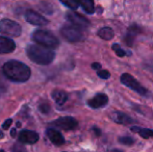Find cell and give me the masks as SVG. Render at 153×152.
Returning <instances> with one entry per match:
<instances>
[{
	"label": "cell",
	"mask_w": 153,
	"mask_h": 152,
	"mask_svg": "<svg viewBox=\"0 0 153 152\" xmlns=\"http://www.w3.org/2000/svg\"><path fill=\"white\" fill-rule=\"evenodd\" d=\"M3 73L6 78L15 82H25L29 79L31 71L28 66L19 61H8L3 65Z\"/></svg>",
	"instance_id": "1"
},
{
	"label": "cell",
	"mask_w": 153,
	"mask_h": 152,
	"mask_svg": "<svg viewBox=\"0 0 153 152\" xmlns=\"http://www.w3.org/2000/svg\"><path fill=\"white\" fill-rule=\"evenodd\" d=\"M27 56L38 65H49L55 57V53L48 47L42 45H28L26 48Z\"/></svg>",
	"instance_id": "2"
},
{
	"label": "cell",
	"mask_w": 153,
	"mask_h": 152,
	"mask_svg": "<svg viewBox=\"0 0 153 152\" xmlns=\"http://www.w3.org/2000/svg\"><path fill=\"white\" fill-rule=\"evenodd\" d=\"M32 40L42 46L48 47L50 49H54L59 47V39L55 37L53 33H49L47 30H43V29H38L32 33Z\"/></svg>",
	"instance_id": "3"
},
{
	"label": "cell",
	"mask_w": 153,
	"mask_h": 152,
	"mask_svg": "<svg viewBox=\"0 0 153 152\" xmlns=\"http://www.w3.org/2000/svg\"><path fill=\"white\" fill-rule=\"evenodd\" d=\"M61 33L62 37H64V39H66L68 42L71 43L79 42V41H81L83 39L82 29L71 24V23L70 25H65V26L62 27Z\"/></svg>",
	"instance_id": "4"
},
{
	"label": "cell",
	"mask_w": 153,
	"mask_h": 152,
	"mask_svg": "<svg viewBox=\"0 0 153 152\" xmlns=\"http://www.w3.org/2000/svg\"><path fill=\"white\" fill-rule=\"evenodd\" d=\"M121 82L124 85H126L127 87L131 89L132 91L137 92V93L140 94V95L145 96V97H148V96H149V92H148V90H146L145 87H144L143 85H142L132 75H130V74H128V73L122 74Z\"/></svg>",
	"instance_id": "5"
},
{
	"label": "cell",
	"mask_w": 153,
	"mask_h": 152,
	"mask_svg": "<svg viewBox=\"0 0 153 152\" xmlns=\"http://www.w3.org/2000/svg\"><path fill=\"white\" fill-rule=\"evenodd\" d=\"M0 33L10 37H20L22 29L21 26L10 19H2L0 20Z\"/></svg>",
	"instance_id": "6"
},
{
	"label": "cell",
	"mask_w": 153,
	"mask_h": 152,
	"mask_svg": "<svg viewBox=\"0 0 153 152\" xmlns=\"http://www.w3.org/2000/svg\"><path fill=\"white\" fill-rule=\"evenodd\" d=\"M66 18H67V20L71 23V24L75 25V26L79 27V28H81V29H85V28H87V27L90 26V22L85 18V17H82L81 15L77 14V13L73 12V10L72 12L67 13Z\"/></svg>",
	"instance_id": "7"
},
{
	"label": "cell",
	"mask_w": 153,
	"mask_h": 152,
	"mask_svg": "<svg viewBox=\"0 0 153 152\" xmlns=\"http://www.w3.org/2000/svg\"><path fill=\"white\" fill-rule=\"evenodd\" d=\"M52 125L64 130H73L77 128L78 122L72 117H62L59 118L56 121L52 122Z\"/></svg>",
	"instance_id": "8"
},
{
	"label": "cell",
	"mask_w": 153,
	"mask_h": 152,
	"mask_svg": "<svg viewBox=\"0 0 153 152\" xmlns=\"http://www.w3.org/2000/svg\"><path fill=\"white\" fill-rule=\"evenodd\" d=\"M25 18L28 23L36 26H45L48 24V20L45 19L43 16H41L39 13L34 12L32 10H27L25 12Z\"/></svg>",
	"instance_id": "9"
},
{
	"label": "cell",
	"mask_w": 153,
	"mask_h": 152,
	"mask_svg": "<svg viewBox=\"0 0 153 152\" xmlns=\"http://www.w3.org/2000/svg\"><path fill=\"white\" fill-rule=\"evenodd\" d=\"M107 103H108V96L103 93H98L96 96H94L92 99L88 101L89 106L94 108V110L103 108V106L107 105Z\"/></svg>",
	"instance_id": "10"
},
{
	"label": "cell",
	"mask_w": 153,
	"mask_h": 152,
	"mask_svg": "<svg viewBox=\"0 0 153 152\" xmlns=\"http://www.w3.org/2000/svg\"><path fill=\"white\" fill-rule=\"evenodd\" d=\"M18 140L22 144H29L32 145L39 141V134L31 130H22L19 133Z\"/></svg>",
	"instance_id": "11"
},
{
	"label": "cell",
	"mask_w": 153,
	"mask_h": 152,
	"mask_svg": "<svg viewBox=\"0 0 153 152\" xmlns=\"http://www.w3.org/2000/svg\"><path fill=\"white\" fill-rule=\"evenodd\" d=\"M15 48H16V44L12 39L0 36V54L10 53L15 50Z\"/></svg>",
	"instance_id": "12"
},
{
	"label": "cell",
	"mask_w": 153,
	"mask_h": 152,
	"mask_svg": "<svg viewBox=\"0 0 153 152\" xmlns=\"http://www.w3.org/2000/svg\"><path fill=\"white\" fill-rule=\"evenodd\" d=\"M46 134L48 136V139L50 140L51 143H53L56 146H62L65 144V139L62 136V133L59 131H57L54 128H48L46 130Z\"/></svg>",
	"instance_id": "13"
},
{
	"label": "cell",
	"mask_w": 153,
	"mask_h": 152,
	"mask_svg": "<svg viewBox=\"0 0 153 152\" xmlns=\"http://www.w3.org/2000/svg\"><path fill=\"white\" fill-rule=\"evenodd\" d=\"M111 117L113 121H115L118 124H122V125H128V124L134 123V120L132 118L121 112H114L111 115Z\"/></svg>",
	"instance_id": "14"
},
{
	"label": "cell",
	"mask_w": 153,
	"mask_h": 152,
	"mask_svg": "<svg viewBox=\"0 0 153 152\" xmlns=\"http://www.w3.org/2000/svg\"><path fill=\"white\" fill-rule=\"evenodd\" d=\"M141 31V29L139 28L137 26H130L127 30V33L124 38V41L126 43V45L128 46H132V43L134 41V38L137 37V33Z\"/></svg>",
	"instance_id": "15"
},
{
	"label": "cell",
	"mask_w": 153,
	"mask_h": 152,
	"mask_svg": "<svg viewBox=\"0 0 153 152\" xmlns=\"http://www.w3.org/2000/svg\"><path fill=\"white\" fill-rule=\"evenodd\" d=\"M130 130L134 133H137L140 136H142L143 139H150L153 138V130L149 129V128H144V127H139V126H132L130 128Z\"/></svg>",
	"instance_id": "16"
},
{
	"label": "cell",
	"mask_w": 153,
	"mask_h": 152,
	"mask_svg": "<svg viewBox=\"0 0 153 152\" xmlns=\"http://www.w3.org/2000/svg\"><path fill=\"white\" fill-rule=\"evenodd\" d=\"M51 96L54 99V101L59 105L65 104V102L68 100V94L65 91H62V90H54L52 92V94H51Z\"/></svg>",
	"instance_id": "17"
},
{
	"label": "cell",
	"mask_w": 153,
	"mask_h": 152,
	"mask_svg": "<svg viewBox=\"0 0 153 152\" xmlns=\"http://www.w3.org/2000/svg\"><path fill=\"white\" fill-rule=\"evenodd\" d=\"M78 3L87 14H94L95 13L94 0H78Z\"/></svg>",
	"instance_id": "18"
},
{
	"label": "cell",
	"mask_w": 153,
	"mask_h": 152,
	"mask_svg": "<svg viewBox=\"0 0 153 152\" xmlns=\"http://www.w3.org/2000/svg\"><path fill=\"white\" fill-rule=\"evenodd\" d=\"M98 36L100 37L102 40H105V41H109L114 38L115 36V33L114 30L111 28V27H102L101 29H99L98 31Z\"/></svg>",
	"instance_id": "19"
},
{
	"label": "cell",
	"mask_w": 153,
	"mask_h": 152,
	"mask_svg": "<svg viewBox=\"0 0 153 152\" xmlns=\"http://www.w3.org/2000/svg\"><path fill=\"white\" fill-rule=\"evenodd\" d=\"M64 5H66L67 7L71 8V10H75L78 8L79 3H78V0H59Z\"/></svg>",
	"instance_id": "20"
},
{
	"label": "cell",
	"mask_w": 153,
	"mask_h": 152,
	"mask_svg": "<svg viewBox=\"0 0 153 152\" xmlns=\"http://www.w3.org/2000/svg\"><path fill=\"white\" fill-rule=\"evenodd\" d=\"M111 48H113V50L115 51L116 54H117L119 57H123V56H125V55H127V54L131 55L130 53H127L126 51L124 50V49H122L121 46H120L119 44H117V43H115V44L113 45V47H111Z\"/></svg>",
	"instance_id": "21"
},
{
	"label": "cell",
	"mask_w": 153,
	"mask_h": 152,
	"mask_svg": "<svg viewBox=\"0 0 153 152\" xmlns=\"http://www.w3.org/2000/svg\"><path fill=\"white\" fill-rule=\"evenodd\" d=\"M119 142L123 145H129V146L134 144V140L130 136H121V138H119Z\"/></svg>",
	"instance_id": "22"
},
{
	"label": "cell",
	"mask_w": 153,
	"mask_h": 152,
	"mask_svg": "<svg viewBox=\"0 0 153 152\" xmlns=\"http://www.w3.org/2000/svg\"><path fill=\"white\" fill-rule=\"evenodd\" d=\"M97 75L100 77V78H102V79H108L109 77H111V73H109L108 71H106V70L100 69V70H98V71H97Z\"/></svg>",
	"instance_id": "23"
},
{
	"label": "cell",
	"mask_w": 153,
	"mask_h": 152,
	"mask_svg": "<svg viewBox=\"0 0 153 152\" xmlns=\"http://www.w3.org/2000/svg\"><path fill=\"white\" fill-rule=\"evenodd\" d=\"M39 108H40L41 112L44 113V114H48L49 110H50V106H49V104H47V103H43L39 106Z\"/></svg>",
	"instance_id": "24"
},
{
	"label": "cell",
	"mask_w": 153,
	"mask_h": 152,
	"mask_svg": "<svg viewBox=\"0 0 153 152\" xmlns=\"http://www.w3.org/2000/svg\"><path fill=\"white\" fill-rule=\"evenodd\" d=\"M12 123H13V120L12 119H7L3 124H2V128H3V129H8V128H10V126L12 125Z\"/></svg>",
	"instance_id": "25"
},
{
	"label": "cell",
	"mask_w": 153,
	"mask_h": 152,
	"mask_svg": "<svg viewBox=\"0 0 153 152\" xmlns=\"http://www.w3.org/2000/svg\"><path fill=\"white\" fill-rule=\"evenodd\" d=\"M92 68H93V69H95V70H100L101 69V65L99 63H94V64H92Z\"/></svg>",
	"instance_id": "26"
},
{
	"label": "cell",
	"mask_w": 153,
	"mask_h": 152,
	"mask_svg": "<svg viewBox=\"0 0 153 152\" xmlns=\"http://www.w3.org/2000/svg\"><path fill=\"white\" fill-rule=\"evenodd\" d=\"M93 131L96 132V136H100V133H101L100 130H99L98 128H96V127H93Z\"/></svg>",
	"instance_id": "27"
},
{
	"label": "cell",
	"mask_w": 153,
	"mask_h": 152,
	"mask_svg": "<svg viewBox=\"0 0 153 152\" xmlns=\"http://www.w3.org/2000/svg\"><path fill=\"white\" fill-rule=\"evenodd\" d=\"M10 134H12L13 138H15V136H16V129H13L12 132H10Z\"/></svg>",
	"instance_id": "28"
},
{
	"label": "cell",
	"mask_w": 153,
	"mask_h": 152,
	"mask_svg": "<svg viewBox=\"0 0 153 152\" xmlns=\"http://www.w3.org/2000/svg\"><path fill=\"white\" fill-rule=\"evenodd\" d=\"M3 136H4L3 132H2L1 130H0V140H1V139H3Z\"/></svg>",
	"instance_id": "29"
},
{
	"label": "cell",
	"mask_w": 153,
	"mask_h": 152,
	"mask_svg": "<svg viewBox=\"0 0 153 152\" xmlns=\"http://www.w3.org/2000/svg\"><path fill=\"white\" fill-rule=\"evenodd\" d=\"M17 126H18V127H20V126H21V123H19V122H18V123H17Z\"/></svg>",
	"instance_id": "30"
}]
</instances>
